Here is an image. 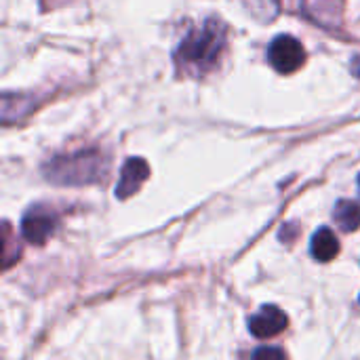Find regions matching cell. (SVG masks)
Instances as JSON below:
<instances>
[{
  "label": "cell",
  "instance_id": "cell-1",
  "mask_svg": "<svg viewBox=\"0 0 360 360\" xmlns=\"http://www.w3.org/2000/svg\"><path fill=\"white\" fill-rule=\"evenodd\" d=\"M228 44V27L224 21L211 17L192 30L175 49V63L188 76H205L219 65Z\"/></svg>",
  "mask_w": 360,
  "mask_h": 360
},
{
  "label": "cell",
  "instance_id": "cell-2",
  "mask_svg": "<svg viewBox=\"0 0 360 360\" xmlns=\"http://www.w3.org/2000/svg\"><path fill=\"white\" fill-rule=\"evenodd\" d=\"M110 160L101 150H80L74 154L53 156L42 173L51 184L57 186H89L105 179Z\"/></svg>",
  "mask_w": 360,
  "mask_h": 360
},
{
  "label": "cell",
  "instance_id": "cell-3",
  "mask_svg": "<svg viewBox=\"0 0 360 360\" xmlns=\"http://www.w3.org/2000/svg\"><path fill=\"white\" fill-rule=\"evenodd\" d=\"M268 61L270 65L281 72V74H293L297 72L304 63H306V51L304 44L289 36V34H281L270 42L268 49Z\"/></svg>",
  "mask_w": 360,
  "mask_h": 360
},
{
  "label": "cell",
  "instance_id": "cell-4",
  "mask_svg": "<svg viewBox=\"0 0 360 360\" xmlns=\"http://www.w3.org/2000/svg\"><path fill=\"white\" fill-rule=\"evenodd\" d=\"M59 219L55 211L46 207H32L21 219V234L32 245H44L57 230Z\"/></svg>",
  "mask_w": 360,
  "mask_h": 360
},
{
  "label": "cell",
  "instance_id": "cell-5",
  "mask_svg": "<svg viewBox=\"0 0 360 360\" xmlns=\"http://www.w3.org/2000/svg\"><path fill=\"white\" fill-rule=\"evenodd\" d=\"M304 15L325 30H338L344 23V0H302Z\"/></svg>",
  "mask_w": 360,
  "mask_h": 360
},
{
  "label": "cell",
  "instance_id": "cell-6",
  "mask_svg": "<svg viewBox=\"0 0 360 360\" xmlns=\"http://www.w3.org/2000/svg\"><path fill=\"white\" fill-rule=\"evenodd\" d=\"M287 325H289V316L278 306H262L259 312H255L249 319V331L259 340H268L283 333Z\"/></svg>",
  "mask_w": 360,
  "mask_h": 360
},
{
  "label": "cell",
  "instance_id": "cell-7",
  "mask_svg": "<svg viewBox=\"0 0 360 360\" xmlns=\"http://www.w3.org/2000/svg\"><path fill=\"white\" fill-rule=\"evenodd\" d=\"M150 177V167L143 158H129L124 165H122V171H120V179H118V186H116V198L120 200H127L129 196H133L141 184Z\"/></svg>",
  "mask_w": 360,
  "mask_h": 360
},
{
  "label": "cell",
  "instance_id": "cell-8",
  "mask_svg": "<svg viewBox=\"0 0 360 360\" xmlns=\"http://www.w3.org/2000/svg\"><path fill=\"white\" fill-rule=\"evenodd\" d=\"M310 251H312V257L314 259H319V262H331L340 253V240H338V236L333 234L331 228H321L312 236Z\"/></svg>",
  "mask_w": 360,
  "mask_h": 360
},
{
  "label": "cell",
  "instance_id": "cell-9",
  "mask_svg": "<svg viewBox=\"0 0 360 360\" xmlns=\"http://www.w3.org/2000/svg\"><path fill=\"white\" fill-rule=\"evenodd\" d=\"M333 217L344 232H354L360 228V205L354 200H340Z\"/></svg>",
  "mask_w": 360,
  "mask_h": 360
},
{
  "label": "cell",
  "instance_id": "cell-10",
  "mask_svg": "<svg viewBox=\"0 0 360 360\" xmlns=\"http://www.w3.org/2000/svg\"><path fill=\"white\" fill-rule=\"evenodd\" d=\"M251 360H287L285 352L276 346H262L253 352Z\"/></svg>",
  "mask_w": 360,
  "mask_h": 360
},
{
  "label": "cell",
  "instance_id": "cell-11",
  "mask_svg": "<svg viewBox=\"0 0 360 360\" xmlns=\"http://www.w3.org/2000/svg\"><path fill=\"white\" fill-rule=\"evenodd\" d=\"M350 70H352V74L360 78V53L359 55H354V59L350 61Z\"/></svg>",
  "mask_w": 360,
  "mask_h": 360
},
{
  "label": "cell",
  "instance_id": "cell-12",
  "mask_svg": "<svg viewBox=\"0 0 360 360\" xmlns=\"http://www.w3.org/2000/svg\"><path fill=\"white\" fill-rule=\"evenodd\" d=\"M359 184H360V177H359Z\"/></svg>",
  "mask_w": 360,
  "mask_h": 360
}]
</instances>
